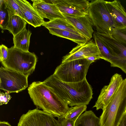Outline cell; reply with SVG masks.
I'll use <instances>...</instances> for the list:
<instances>
[{
	"mask_svg": "<svg viewBox=\"0 0 126 126\" xmlns=\"http://www.w3.org/2000/svg\"><path fill=\"white\" fill-rule=\"evenodd\" d=\"M8 50L7 59L1 62L4 67L28 76L32 74L37 60L34 53L25 52L13 46Z\"/></svg>",
	"mask_w": 126,
	"mask_h": 126,
	"instance_id": "obj_5",
	"label": "cell"
},
{
	"mask_svg": "<svg viewBox=\"0 0 126 126\" xmlns=\"http://www.w3.org/2000/svg\"><path fill=\"white\" fill-rule=\"evenodd\" d=\"M28 77L1 66L0 68V89L8 94L19 92L28 86Z\"/></svg>",
	"mask_w": 126,
	"mask_h": 126,
	"instance_id": "obj_7",
	"label": "cell"
},
{
	"mask_svg": "<svg viewBox=\"0 0 126 126\" xmlns=\"http://www.w3.org/2000/svg\"><path fill=\"white\" fill-rule=\"evenodd\" d=\"M91 63L85 58L61 63L53 75L59 79L67 82H77L86 78Z\"/></svg>",
	"mask_w": 126,
	"mask_h": 126,
	"instance_id": "obj_6",
	"label": "cell"
},
{
	"mask_svg": "<svg viewBox=\"0 0 126 126\" xmlns=\"http://www.w3.org/2000/svg\"><path fill=\"white\" fill-rule=\"evenodd\" d=\"M5 8L11 13L24 19L23 14L16 0H3Z\"/></svg>",
	"mask_w": 126,
	"mask_h": 126,
	"instance_id": "obj_24",
	"label": "cell"
},
{
	"mask_svg": "<svg viewBox=\"0 0 126 126\" xmlns=\"http://www.w3.org/2000/svg\"><path fill=\"white\" fill-rule=\"evenodd\" d=\"M23 14L24 19L35 28L41 26L45 22L32 5L26 0H16Z\"/></svg>",
	"mask_w": 126,
	"mask_h": 126,
	"instance_id": "obj_15",
	"label": "cell"
},
{
	"mask_svg": "<svg viewBox=\"0 0 126 126\" xmlns=\"http://www.w3.org/2000/svg\"><path fill=\"white\" fill-rule=\"evenodd\" d=\"M0 27L2 30H5L9 21V14L7 9L4 3L3 0H0Z\"/></svg>",
	"mask_w": 126,
	"mask_h": 126,
	"instance_id": "obj_26",
	"label": "cell"
},
{
	"mask_svg": "<svg viewBox=\"0 0 126 126\" xmlns=\"http://www.w3.org/2000/svg\"><path fill=\"white\" fill-rule=\"evenodd\" d=\"M61 126H75V122L60 116L58 118Z\"/></svg>",
	"mask_w": 126,
	"mask_h": 126,
	"instance_id": "obj_29",
	"label": "cell"
},
{
	"mask_svg": "<svg viewBox=\"0 0 126 126\" xmlns=\"http://www.w3.org/2000/svg\"><path fill=\"white\" fill-rule=\"evenodd\" d=\"M55 5L63 14L74 16L88 15L90 2L86 0H49Z\"/></svg>",
	"mask_w": 126,
	"mask_h": 126,
	"instance_id": "obj_10",
	"label": "cell"
},
{
	"mask_svg": "<svg viewBox=\"0 0 126 126\" xmlns=\"http://www.w3.org/2000/svg\"><path fill=\"white\" fill-rule=\"evenodd\" d=\"M106 3L109 13L116 27L126 26V12L120 1L115 0Z\"/></svg>",
	"mask_w": 126,
	"mask_h": 126,
	"instance_id": "obj_16",
	"label": "cell"
},
{
	"mask_svg": "<svg viewBox=\"0 0 126 126\" xmlns=\"http://www.w3.org/2000/svg\"><path fill=\"white\" fill-rule=\"evenodd\" d=\"M64 18L89 41L94 32L92 21L88 15L74 16L63 14Z\"/></svg>",
	"mask_w": 126,
	"mask_h": 126,
	"instance_id": "obj_13",
	"label": "cell"
},
{
	"mask_svg": "<svg viewBox=\"0 0 126 126\" xmlns=\"http://www.w3.org/2000/svg\"><path fill=\"white\" fill-rule=\"evenodd\" d=\"M67 104L74 106L88 105L92 99V89L86 78L77 82H67L53 75L44 81Z\"/></svg>",
	"mask_w": 126,
	"mask_h": 126,
	"instance_id": "obj_1",
	"label": "cell"
},
{
	"mask_svg": "<svg viewBox=\"0 0 126 126\" xmlns=\"http://www.w3.org/2000/svg\"><path fill=\"white\" fill-rule=\"evenodd\" d=\"M123 79L121 75L114 74L111 77L109 85L104 86L93 108L96 107V110H103L118 89Z\"/></svg>",
	"mask_w": 126,
	"mask_h": 126,
	"instance_id": "obj_11",
	"label": "cell"
},
{
	"mask_svg": "<svg viewBox=\"0 0 126 126\" xmlns=\"http://www.w3.org/2000/svg\"><path fill=\"white\" fill-rule=\"evenodd\" d=\"M42 25L47 29L48 28H55L82 35L65 18H57L48 21H45Z\"/></svg>",
	"mask_w": 126,
	"mask_h": 126,
	"instance_id": "obj_18",
	"label": "cell"
},
{
	"mask_svg": "<svg viewBox=\"0 0 126 126\" xmlns=\"http://www.w3.org/2000/svg\"><path fill=\"white\" fill-rule=\"evenodd\" d=\"M47 29L49 33L52 35L67 39L77 43L78 45L84 44L89 41L83 35L69 31L51 28Z\"/></svg>",
	"mask_w": 126,
	"mask_h": 126,
	"instance_id": "obj_19",
	"label": "cell"
},
{
	"mask_svg": "<svg viewBox=\"0 0 126 126\" xmlns=\"http://www.w3.org/2000/svg\"><path fill=\"white\" fill-rule=\"evenodd\" d=\"M99 54L98 47L93 40L82 45H78L67 54L63 57L61 63L85 58L89 56Z\"/></svg>",
	"mask_w": 126,
	"mask_h": 126,
	"instance_id": "obj_12",
	"label": "cell"
},
{
	"mask_svg": "<svg viewBox=\"0 0 126 126\" xmlns=\"http://www.w3.org/2000/svg\"><path fill=\"white\" fill-rule=\"evenodd\" d=\"M9 19L5 30H8L14 36L21 31L25 27L26 22L20 16L10 13L7 9Z\"/></svg>",
	"mask_w": 126,
	"mask_h": 126,
	"instance_id": "obj_20",
	"label": "cell"
},
{
	"mask_svg": "<svg viewBox=\"0 0 126 126\" xmlns=\"http://www.w3.org/2000/svg\"><path fill=\"white\" fill-rule=\"evenodd\" d=\"M52 115L36 108L29 110L20 117L17 126H61Z\"/></svg>",
	"mask_w": 126,
	"mask_h": 126,
	"instance_id": "obj_8",
	"label": "cell"
},
{
	"mask_svg": "<svg viewBox=\"0 0 126 126\" xmlns=\"http://www.w3.org/2000/svg\"><path fill=\"white\" fill-rule=\"evenodd\" d=\"M88 15L98 33L111 36L116 26L109 13L106 1L92 0L90 2Z\"/></svg>",
	"mask_w": 126,
	"mask_h": 126,
	"instance_id": "obj_4",
	"label": "cell"
},
{
	"mask_svg": "<svg viewBox=\"0 0 126 126\" xmlns=\"http://www.w3.org/2000/svg\"><path fill=\"white\" fill-rule=\"evenodd\" d=\"M99 120L92 111H86L77 119L75 126H100Z\"/></svg>",
	"mask_w": 126,
	"mask_h": 126,
	"instance_id": "obj_21",
	"label": "cell"
},
{
	"mask_svg": "<svg viewBox=\"0 0 126 126\" xmlns=\"http://www.w3.org/2000/svg\"><path fill=\"white\" fill-rule=\"evenodd\" d=\"M87 108L86 105L76 106L69 107L66 112L61 116L76 122L82 113L86 111Z\"/></svg>",
	"mask_w": 126,
	"mask_h": 126,
	"instance_id": "obj_23",
	"label": "cell"
},
{
	"mask_svg": "<svg viewBox=\"0 0 126 126\" xmlns=\"http://www.w3.org/2000/svg\"><path fill=\"white\" fill-rule=\"evenodd\" d=\"M118 126H126V111L123 116Z\"/></svg>",
	"mask_w": 126,
	"mask_h": 126,
	"instance_id": "obj_31",
	"label": "cell"
},
{
	"mask_svg": "<svg viewBox=\"0 0 126 126\" xmlns=\"http://www.w3.org/2000/svg\"><path fill=\"white\" fill-rule=\"evenodd\" d=\"M91 63L94 62L95 61L100 59L99 54L94 55L87 57L85 58Z\"/></svg>",
	"mask_w": 126,
	"mask_h": 126,
	"instance_id": "obj_30",
	"label": "cell"
},
{
	"mask_svg": "<svg viewBox=\"0 0 126 126\" xmlns=\"http://www.w3.org/2000/svg\"><path fill=\"white\" fill-rule=\"evenodd\" d=\"M111 37L126 45V26L116 27L114 30Z\"/></svg>",
	"mask_w": 126,
	"mask_h": 126,
	"instance_id": "obj_25",
	"label": "cell"
},
{
	"mask_svg": "<svg viewBox=\"0 0 126 126\" xmlns=\"http://www.w3.org/2000/svg\"><path fill=\"white\" fill-rule=\"evenodd\" d=\"M12 97L7 92L5 93L0 92V105L7 104Z\"/></svg>",
	"mask_w": 126,
	"mask_h": 126,
	"instance_id": "obj_28",
	"label": "cell"
},
{
	"mask_svg": "<svg viewBox=\"0 0 126 126\" xmlns=\"http://www.w3.org/2000/svg\"><path fill=\"white\" fill-rule=\"evenodd\" d=\"M126 111V78L118 89L100 117V126H118Z\"/></svg>",
	"mask_w": 126,
	"mask_h": 126,
	"instance_id": "obj_3",
	"label": "cell"
},
{
	"mask_svg": "<svg viewBox=\"0 0 126 126\" xmlns=\"http://www.w3.org/2000/svg\"><path fill=\"white\" fill-rule=\"evenodd\" d=\"M32 33L26 27L19 32L14 36L13 47L25 52H29L30 38Z\"/></svg>",
	"mask_w": 126,
	"mask_h": 126,
	"instance_id": "obj_17",
	"label": "cell"
},
{
	"mask_svg": "<svg viewBox=\"0 0 126 126\" xmlns=\"http://www.w3.org/2000/svg\"><path fill=\"white\" fill-rule=\"evenodd\" d=\"M8 48L5 45L2 44L0 47V61L1 62L7 59L8 56Z\"/></svg>",
	"mask_w": 126,
	"mask_h": 126,
	"instance_id": "obj_27",
	"label": "cell"
},
{
	"mask_svg": "<svg viewBox=\"0 0 126 126\" xmlns=\"http://www.w3.org/2000/svg\"><path fill=\"white\" fill-rule=\"evenodd\" d=\"M93 35L98 49L100 59L108 62L111 56L109 50L96 31L94 32Z\"/></svg>",
	"mask_w": 126,
	"mask_h": 126,
	"instance_id": "obj_22",
	"label": "cell"
},
{
	"mask_svg": "<svg viewBox=\"0 0 126 126\" xmlns=\"http://www.w3.org/2000/svg\"><path fill=\"white\" fill-rule=\"evenodd\" d=\"M32 5L40 16L51 21L59 18H64L56 5L43 0H31Z\"/></svg>",
	"mask_w": 126,
	"mask_h": 126,
	"instance_id": "obj_14",
	"label": "cell"
},
{
	"mask_svg": "<svg viewBox=\"0 0 126 126\" xmlns=\"http://www.w3.org/2000/svg\"><path fill=\"white\" fill-rule=\"evenodd\" d=\"M28 91L36 108L42 110L55 117L58 118L63 115L69 108L43 82H32L28 87Z\"/></svg>",
	"mask_w": 126,
	"mask_h": 126,
	"instance_id": "obj_2",
	"label": "cell"
},
{
	"mask_svg": "<svg viewBox=\"0 0 126 126\" xmlns=\"http://www.w3.org/2000/svg\"><path fill=\"white\" fill-rule=\"evenodd\" d=\"M99 34L111 54L108 62L111 66L118 67L126 74V45L110 36Z\"/></svg>",
	"mask_w": 126,
	"mask_h": 126,
	"instance_id": "obj_9",
	"label": "cell"
},
{
	"mask_svg": "<svg viewBox=\"0 0 126 126\" xmlns=\"http://www.w3.org/2000/svg\"><path fill=\"white\" fill-rule=\"evenodd\" d=\"M0 126H12L8 122L1 121L0 122Z\"/></svg>",
	"mask_w": 126,
	"mask_h": 126,
	"instance_id": "obj_32",
	"label": "cell"
}]
</instances>
